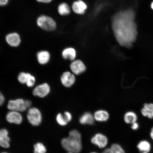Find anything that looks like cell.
<instances>
[{
	"label": "cell",
	"instance_id": "obj_26",
	"mask_svg": "<svg viewBox=\"0 0 153 153\" xmlns=\"http://www.w3.org/2000/svg\"><path fill=\"white\" fill-rule=\"evenodd\" d=\"M36 82V78L34 76L30 74L29 75L27 82L26 83L27 86L28 87H33Z\"/></svg>",
	"mask_w": 153,
	"mask_h": 153
},
{
	"label": "cell",
	"instance_id": "obj_6",
	"mask_svg": "<svg viewBox=\"0 0 153 153\" xmlns=\"http://www.w3.org/2000/svg\"><path fill=\"white\" fill-rule=\"evenodd\" d=\"M50 91V86L47 83H44L34 88L32 93L34 96L43 98L47 96Z\"/></svg>",
	"mask_w": 153,
	"mask_h": 153
},
{
	"label": "cell",
	"instance_id": "obj_28",
	"mask_svg": "<svg viewBox=\"0 0 153 153\" xmlns=\"http://www.w3.org/2000/svg\"><path fill=\"white\" fill-rule=\"evenodd\" d=\"M139 124L137 122H135L131 124V128L133 131H137L139 128Z\"/></svg>",
	"mask_w": 153,
	"mask_h": 153
},
{
	"label": "cell",
	"instance_id": "obj_37",
	"mask_svg": "<svg viewBox=\"0 0 153 153\" xmlns=\"http://www.w3.org/2000/svg\"><path fill=\"white\" fill-rule=\"evenodd\" d=\"M68 153H74L68 152Z\"/></svg>",
	"mask_w": 153,
	"mask_h": 153
},
{
	"label": "cell",
	"instance_id": "obj_31",
	"mask_svg": "<svg viewBox=\"0 0 153 153\" xmlns=\"http://www.w3.org/2000/svg\"><path fill=\"white\" fill-rule=\"evenodd\" d=\"M36 1L39 3L48 4L51 2L53 0H36Z\"/></svg>",
	"mask_w": 153,
	"mask_h": 153
},
{
	"label": "cell",
	"instance_id": "obj_24",
	"mask_svg": "<svg viewBox=\"0 0 153 153\" xmlns=\"http://www.w3.org/2000/svg\"><path fill=\"white\" fill-rule=\"evenodd\" d=\"M30 73L25 72H22L19 74L18 77V81L22 84H26L27 81Z\"/></svg>",
	"mask_w": 153,
	"mask_h": 153
},
{
	"label": "cell",
	"instance_id": "obj_8",
	"mask_svg": "<svg viewBox=\"0 0 153 153\" xmlns=\"http://www.w3.org/2000/svg\"><path fill=\"white\" fill-rule=\"evenodd\" d=\"M61 83L65 87L69 88L72 87L76 82L75 75L69 71L63 73L60 78Z\"/></svg>",
	"mask_w": 153,
	"mask_h": 153
},
{
	"label": "cell",
	"instance_id": "obj_9",
	"mask_svg": "<svg viewBox=\"0 0 153 153\" xmlns=\"http://www.w3.org/2000/svg\"><path fill=\"white\" fill-rule=\"evenodd\" d=\"M91 142L93 144L102 149L105 148L108 144V139L106 136L100 133H97L92 137Z\"/></svg>",
	"mask_w": 153,
	"mask_h": 153
},
{
	"label": "cell",
	"instance_id": "obj_21",
	"mask_svg": "<svg viewBox=\"0 0 153 153\" xmlns=\"http://www.w3.org/2000/svg\"><path fill=\"white\" fill-rule=\"evenodd\" d=\"M57 11L61 16H66L70 14V8L69 6L66 3H62L58 5Z\"/></svg>",
	"mask_w": 153,
	"mask_h": 153
},
{
	"label": "cell",
	"instance_id": "obj_7",
	"mask_svg": "<svg viewBox=\"0 0 153 153\" xmlns=\"http://www.w3.org/2000/svg\"><path fill=\"white\" fill-rule=\"evenodd\" d=\"M70 68L73 74L79 75L85 72L87 68L82 60L78 59L72 61L70 65Z\"/></svg>",
	"mask_w": 153,
	"mask_h": 153
},
{
	"label": "cell",
	"instance_id": "obj_36",
	"mask_svg": "<svg viewBox=\"0 0 153 153\" xmlns=\"http://www.w3.org/2000/svg\"><path fill=\"white\" fill-rule=\"evenodd\" d=\"M91 153H97V152H91Z\"/></svg>",
	"mask_w": 153,
	"mask_h": 153
},
{
	"label": "cell",
	"instance_id": "obj_20",
	"mask_svg": "<svg viewBox=\"0 0 153 153\" xmlns=\"http://www.w3.org/2000/svg\"><path fill=\"white\" fill-rule=\"evenodd\" d=\"M138 117L136 114L133 111L126 112L124 116V120L128 124H132L137 122Z\"/></svg>",
	"mask_w": 153,
	"mask_h": 153
},
{
	"label": "cell",
	"instance_id": "obj_5",
	"mask_svg": "<svg viewBox=\"0 0 153 153\" xmlns=\"http://www.w3.org/2000/svg\"><path fill=\"white\" fill-rule=\"evenodd\" d=\"M27 117L29 123L34 126H39L42 121V115L41 111L35 107L29 109Z\"/></svg>",
	"mask_w": 153,
	"mask_h": 153
},
{
	"label": "cell",
	"instance_id": "obj_13",
	"mask_svg": "<svg viewBox=\"0 0 153 153\" xmlns=\"http://www.w3.org/2000/svg\"><path fill=\"white\" fill-rule=\"evenodd\" d=\"M87 9V4L82 0L75 1L72 5V10L76 14H84Z\"/></svg>",
	"mask_w": 153,
	"mask_h": 153
},
{
	"label": "cell",
	"instance_id": "obj_32",
	"mask_svg": "<svg viewBox=\"0 0 153 153\" xmlns=\"http://www.w3.org/2000/svg\"><path fill=\"white\" fill-rule=\"evenodd\" d=\"M102 153H115L110 148H107L103 151Z\"/></svg>",
	"mask_w": 153,
	"mask_h": 153
},
{
	"label": "cell",
	"instance_id": "obj_2",
	"mask_svg": "<svg viewBox=\"0 0 153 153\" xmlns=\"http://www.w3.org/2000/svg\"><path fill=\"white\" fill-rule=\"evenodd\" d=\"M61 144L63 148L68 152H80L82 148L81 134L77 130H71L68 137L62 139Z\"/></svg>",
	"mask_w": 153,
	"mask_h": 153
},
{
	"label": "cell",
	"instance_id": "obj_25",
	"mask_svg": "<svg viewBox=\"0 0 153 153\" xmlns=\"http://www.w3.org/2000/svg\"><path fill=\"white\" fill-rule=\"evenodd\" d=\"M110 148L115 153H126L122 147L117 143L113 144L111 146Z\"/></svg>",
	"mask_w": 153,
	"mask_h": 153
},
{
	"label": "cell",
	"instance_id": "obj_17",
	"mask_svg": "<svg viewBox=\"0 0 153 153\" xmlns=\"http://www.w3.org/2000/svg\"><path fill=\"white\" fill-rule=\"evenodd\" d=\"M141 114L144 117L153 119V104L145 103L141 111Z\"/></svg>",
	"mask_w": 153,
	"mask_h": 153
},
{
	"label": "cell",
	"instance_id": "obj_35",
	"mask_svg": "<svg viewBox=\"0 0 153 153\" xmlns=\"http://www.w3.org/2000/svg\"><path fill=\"white\" fill-rule=\"evenodd\" d=\"M1 153H7V152H2Z\"/></svg>",
	"mask_w": 153,
	"mask_h": 153
},
{
	"label": "cell",
	"instance_id": "obj_16",
	"mask_svg": "<svg viewBox=\"0 0 153 153\" xmlns=\"http://www.w3.org/2000/svg\"><path fill=\"white\" fill-rule=\"evenodd\" d=\"M37 57L38 63L41 65H44L49 62L51 59V55L47 51H40L37 53Z\"/></svg>",
	"mask_w": 153,
	"mask_h": 153
},
{
	"label": "cell",
	"instance_id": "obj_33",
	"mask_svg": "<svg viewBox=\"0 0 153 153\" xmlns=\"http://www.w3.org/2000/svg\"><path fill=\"white\" fill-rule=\"evenodd\" d=\"M150 135L151 138L153 141V127L151 129Z\"/></svg>",
	"mask_w": 153,
	"mask_h": 153
},
{
	"label": "cell",
	"instance_id": "obj_12",
	"mask_svg": "<svg viewBox=\"0 0 153 153\" xmlns=\"http://www.w3.org/2000/svg\"><path fill=\"white\" fill-rule=\"evenodd\" d=\"M9 134L7 129H0V146L3 148H8L10 146V139Z\"/></svg>",
	"mask_w": 153,
	"mask_h": 153
},
{
	"label": "cell",
	"instance_id": "obj_1",
	"mask_svg": "<svg viewBox=\"0 0 153 153\" xmlns=\"http://www.w3.org/2000/svg\"><path fill=\"white\" fill-rule=\"evenodd\" d=\"M135 13L133 10L120 11L114 15L112 27L116 41L120 45L131 48L137 34L135 22Z\"/></svg>",
	"mask_w": 153,
	"mask_h": 153
},
{
	"label": "cell",
	"instance_id": "obj_23",
	"mask_svg": "<svg viewBox=\"0 0 153 153\" xmlns=\"http://www.w3.org/2000/svg\"><path fill=\"white\" fill-rule=\"evenodd\" d=\"M56 122L59 125L64 126L68 124L64 114L59 113L57 115L56 118Z\"/></svg>",
	"mask_w": 153,
	"mask_h": 153
},
{
	"label": "cell",
	"instance_id": "obj_30",
	"mask_svg": "<svg viewBox=\"0 0 153 153\" xmlns=\"http://www.w3.org/2000/svg\"><path fill=\"white\" fill-rule=\"evenodd\" d=\"M10 0H0V6L4 7L8 4Z\"/></svg>",
	"mask_w": 153,
	"mask_h": 153
},
{
	"label": "cell",
	"instance_id": "obj_27",
	"mask_svg": "<svg viewBox=\"0 0 153 153\" xmlns=\"http://www.w3.org/2000/svg\"><path fill=\"white\" fill-rule=\"evenodd\" d=\"M64 114L68 123L71 121L72 119V115L70 112L68 111L65 112Z\"/></svg>",
	"mask_w": 153,
	"mask_h": 153
},
{
	"label": "cell",
	"instance_id": "obj_15",
	"mask_svg": "<svg viewBox=\"0 0 153 153\" xmlns=\"http://www.w3.org/2000/svg\"><path fill=\"white\" fill-rule=\"evenodd\" d=\"M62 55L65 60L73 61L75 60L76 56V51L73 48H67L63 50Z\"/></svg>",
	"mask_w": 153,
	"mask_h": 153
},
{
	"label": "cell",
	"instance_id": "obj_4",
	"mask_svg": "<svg viewBox=\"0 0 153 153\" xmlns=\"http://www.w3.org/2000/svg\"><path fill=\"white\" fill-rule=\"evenodd\" d=\"M32 102L30 100L19 98L10 100L7 105V108L10 111L24 112L30 108Z\"/></svg>",
	"mask_w": 153,
	"mask_h": 153
},
{
	"label": "cell",
	"instance_id": "obj_10",
	"mask_svg": "<svg viewBox=\"0 0 153 153\" xmlns=\"http://www.w3.org/2000/svg\"><path fill=\"white\" fill-rule=\"evenodd\" d=\"M5 40L9 45L13 47H18L21 43L20 36L16 32L7 34L6 36Z\"/></svg>",
	"mask_w": 153,
	"mask_h": 153
},
{
	"label": "cell",
	"instance_id": "obj_19",
	"mask_svg": "<svg viewBox=\"0 0 153 153\" xmlns=\"http://www.w3.org/2000/svg\"><path fill=\"white\" fill-rule=\"evenodd\" d=\"M95 120L100 122L107 121L109 118V114L106 110H100L96 111L94 114Z\"/></svg>",
	"mask_w": 153,
	"mask_h": 153
},
{
	"label": "cell",
	"instance_id": "obj_22",
	"mask_svg": "<svg viewBox=\"0 0 153 153\" xmlns=\"http://www.w3.org/2000/svg\"><path fill=\"white\" fill-rule=\"evenodd\" d=\"M47 148L42 143L38 142L34 145V153H46Z\"/></svg>",
	"mask_w": 153,
	"mask_h": 153
},
{
	"label": "cell",
	"instance_id": "obj_18",
	"mask_svg": "<svg viewBox=\"0 0 153 153\" xmlns=\"http://www.w3.org/2000/svg\"><path fill=\"white\" fill-rule=\"evenodd\" d=\"M95 119L94 115L91 113L86 112L79 118L80 123L83 125H92L94 123Z\"/></svg>",
	"mask_w": 153,
	"mask_h": 153
},
{
	"label": "cell",
	"instance_id": "obj_34",
	"mask_svg": "<svg viewBox=\"0 0 153 153\" xmlns=\"http://www.w3.org/2000/svg\"><path fill=\"white\" fill-rule=\"evenodd\" d=\"M151 8H152V9L153 10V1L152 2V3H151Z\"/></svg>",
	"mask_w": 153,
	"mask_h": 153
},
{
	"label": "cell",
	"instance_id": "obj_3",
	"mask_svg": "<svg viewBox=\"0 0 153 153\" xmlns=\"http://www.w3.org/2000/svg\"><path fill=\"white\" fill-rule=\"evenodd\" d=\"M37 26L45 31H53L56 29V22L51 17L45 15H40L36 20Z\"/></svg>",
	"mask_w": 153,
	"mask_h": 153
},
{
	"label": "cell",
	"instance_id": "obj_29",
	"mask_svg": "<svg viewBox=\"0 0 153 153\" xmlns=\"http://www.w3.org/2000/svg\"><path fill=\"white\" fill-rule=\"evenodd\" d=\"M5 97L4 96L2 93L0 91V106L2 105L5 102Z\"/></svg>",
	"mask_w": 153,
	"mask_h": 153
},
{
	"label": "cell",
	"instance_id": "obj_14",
	"mask_svg": "<svg viewBox=\"0 0 153 153\" xmlns=\"http://www.w3.org/2000/svg\"><path fill=\"white\" fill-rule=\"evenodd\" d=\"M137 148L140 153H150L152 150V146L149 141L143 140L137 143Z\"/></svg>",
	"mask_w": 153,
	"mask_h": 153
},
{
	"label": "cell",
	"instance_id": "obj_11",
	"mask_svg": "<svg viewBox=\"0 0 153 153\" xmlns=\"http://www.w3.org/2000/svg\"><path fill=\"white\" fill-rule=\"evenodd\" d=\"M6 120L9 123L20 124L22 122L23 117L20 112L10 111L7 114Z\"/></svg>",
	"mask_w": 153,
	"mask_h": 153
}]
</instances>
